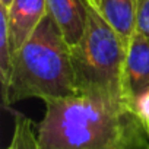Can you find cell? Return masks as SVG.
I'll list each match as a JSON object with an SVG mask.
<instances>
[{"instance_id": "7c38bea8", "label": "cell", "mask_w": 149, "mask_h": 149, "mask_svg": "<svg viewBox=\"0 0 149 149\" xmlns=\"http://www.w3.org/2000/svg\"><path fill=\"white\" fill-rule=\"evenodd\" d=\"M10 3H12V0H0V5L5 6V8H8Z\"/></svg>"}, {"instance_id": "8992f818", "label": "cell", "mask_w": 149, "mask_h": 149, "mask_svg": "<svg viewBox=\"0 0 149 149\" xmlns=\"http://www.w3.org/2000/svg\"><path fill=\"white\" fill-rule=\"evenodd\" d=\"M47 13L70 47L82 40L86 29L85 0H47Z\"/></svg>"}, {"instance_id": "7a4b0ae2", "label": "cell", "mask_w": 149, "mask_h": 149, "mask_svg": "<svg viewBox=\"0 0 149 149\" xmlns=\"http://www.w3.org/2000/svg\"><path fill=\"white\" fill-rule=\"evenodd\" d=\"M78 95L70 45L47 13L32 35L15 51L10 76L2 91L3 105L26 98H61Z\"/></svg>"}, {"instance_id": "5bb4252c", "label": "cell", "mask_w": 149, "mask_h": 149, "mask_svg": "<svg viewBox=\"0 0 149 149\" xmlns=\"http://www.w3.org/2000/svg\"><path fill=\"white\" fill-rule=\"evenodd\" d=\"M148 149H149V146H148Z\"/></svg>"}, {"instance_id": "52a82bcc", "label": "cell", "mask_w": 149, "mask_h": 149, "mask_svg": "<svg viewBox=\"0 0 149 149\" xmlns=\"http://www.w3.org/2000/svg\"><path fill=\"white\" fill-rule=\"evenodd\" d=\"M97 13L117 32L123 44L129 45L136 31L137 0H86Z\"/></svg>"}, {"instance_id": "6da1fadb", "label": "cell", "mask_w": 149, "mask_h": 149, "mask_svg": "<svg viewBox=\"0 0 149 149\" xmlns=\"http://www.w3.org/2000/svg\"><path fill=\"white\" fill-rule=\"evenodd\" d=\"M38 149H148L149 136L127 104L88 95L44 100Z\"/></svg>"}, {"instance_id": "30bf717a", "label": "cell", "mask_w": 149, "mask_h": 149, "mask_svg": "<svg viewBox=\"0 0 149 149\" xmlns=\"http://www.w3.org/2000/svg\"><path fill=\"white\" fill-rule=\"evenodd\" d=\"M133 110L139 114V117L143 121V126L148 132L149 136V89H146L134 102H133Z\"/></svg>"}, {"instance_id": "ba28073f", "label": "cell", "mask_w": 149, "mask_h": 149, "mask_svg": "<svg viewBox=\"0 0 149 149\" xmlns=\"http://www.w3.org/2000/svg\"><path fill=\"white\" fill-rule=\"evenodd\" d=\"M12 60H13V48L10 42L8 13L6 8L0 5V81H2V91L6 88L10 76Z\"/></svg>"}, {"instance_id": "4fadbf2b", "label": "cell", "mask_w": 149, "mask_h": 149, "mask_svg": "<svg viewBox=\"0 0 149 149\" xmlns=\"http://www.w3.org/2000/svg\"><path fill=\"white\" fill-rule=\"evenodd\" d=\"M143 2H145V0H137V3H139V6H140V5H142Z\"/></svg>"}, {"instance_id": "9c48e42d", "label": "cell", "mask_w": 149, "mask_h": 149, "mask_svg": "<svg viewBox=\"0 0 149 149\" xmlns=\"http://www.w3.org/2000/svg\"><path fill=\"white\" fill-rule=\"evenodd\" d=\"M6 149H38L37 126L31 118L21 113H15L13 136Z\"/></svg>"}, {"instance_id": "5b68a950", "label": "cell", "mask_w": 149, "mask_h": 149, "mask_svg": "<svg viewBox=\"0 0 149 149\" xmlns=\"http://www.w3.org/2000/svg\"><path fill=\"white\" fill-rule=\"evenodd\" d=\"M6 13L15 54L47 15V0H12V3L6 8Z\"/></svg>"}, {"instance_id": "3957f363", "label": "cell", "mask_w": 149, "mask_h": 149, "mask_svg": "<svg viewBox=\"0 0 149 149\" xmlns=\"http://www.w3.org/2000/svg\"><path fill=\"white\" fill-rule=\"evenodd\" d=\"M126 51L117 32L86 2L85 34L76 45L70 47L78 95L130 105L123 86Z\"/></svg>"}, {"instance_id": "8fae6325", "label": "cell", "mask_w": 149, "mask_h": 149, "mask_svg": "<svg viewBox=\"0 0 149 149\" xmlns=\"http://www.w3.org/2000/svg\"><path fill=\"white\" fill-rule=\"evenodd\" d=\"M136 31H139L149 41V0H145L137 8Z\"/></svg>"}, {"instance_id": "277c9868", "label": "cell", "mask_w": 149, "mask_h": 149, "mask_svg": "<svg viewBox=\"0 0 149 149\" xmlns=\"http://www.w3.org/2000/svg\"><path fill=\"white\" fill-rule=\"evenodd\" d=\"M123 86L132 108L133 102L149 89V41L139 31H134L127 45Z\"/></svg>"}]
</instances>
